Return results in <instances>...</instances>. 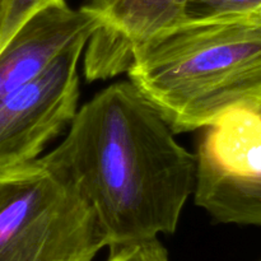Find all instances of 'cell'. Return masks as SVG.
I'll return each mask as SVG.
<instances>
[{
	"mask_svg": "<svg viewBox=\"0 0 261 261\" xmlns=\"http://www.w3.org/2000/svg\"><path fill=\"white\" fill-rule=\"evenodd\" d=\"M40 158L86 199L110 249L173 233L195 190V154L132 82L84 103L63 142Z\"/></svg>",
	"mask_w": 261,
	"mask_h": 261,
	"instance_id": "1",
	"label": "cell"
},
{
	"mask_svg": "<svg viewBox=\"0 0 261 261\" xmlns=\"http://www.w3.org/2000/svg\"><path fill=\"white\" fill-rule=\"evenodd\" d=\"M127 74L175 134L261 112V30L188 19L142 46Z\"/></svg>",
	"mask_w": 261,
	"mask_h": 261,
	"instance_id": "2",
	"label": "cell"
},
{
	"mask_svg": "<svg viewBox=\"0 0 261 261\" xmlns=\"http://www.w3.org/2000/svg\"><path fill=\"white\" fill-rule=\"evenodd\" d=\"M107 237L86 199L37 158L0 168V261H93Z\"/></svg>",
	"mask_w": 261,
	"mask_h": 261,
	"instance_id": "3",
	"label": "cell"
},
{
	"mask_svg": "<svg viewBox=\"0 0 261 261\" xmlns=\"http://www.w3.org/2000/svg\"><path fill=\"white\" fill-rule=\"evenodd\" d=\"M86 45L68 48L0 99V168L36 161L71 124L78 112V63Z\"/></svg>",
	"mask_w": 261,
	"mask_h": 261,
	"instance_id": "4",
	"label": "cell"
},
{
	"mask_svg": "<svg viewBox=\"0 0 261 261\" xmlns=\"http://www.w3.org/2000/svg\"><path fill=\"white\" fill-rule=\"evenodd\" d=\"M86 7L101 22L86 45L91 82L127 71L142 46L189 19V0H88Z\"/></svg>",
	"mask_w": 261,
	"mask_h": 261,
	"instance_id": "5",
	"label": "cell"
},
{
	"mask_svg": "<svg viewBox=\"0 0 261 261\" xmlns=\"http://www.w3.org/2000/svg\"><path fill=\"white\" fill-rule=\"evenodd\" d=\"M99 19L83 5H53L28 18L0 48V99L45 70L59 55L87 43Z\"/></svg>",
	"mask_w": 261,
	"mask_h": 261,
	"instance_id": "6",
	"label": "cell"
},
{
	"mask_svg": "<svg viewBox=\"0 0 261 261\" xmlns=\"http://www.w3.org/2000/svg\"><path fill=\"white\" fill-rule=\"evenodd\" d=\"M195 203L217 222L261 227V177L196 181Z\"/></svg>",
	"mask_w": 261,
	"mask_h": 261,
	"instance_id": "7",
	"label": "cell"
},
{
	"mask_svg": "<svg viewBox=\"0 0 261 261\" xmlns=\"http://www.w3.org/2000/svg\"><path fill=\"white\" fill-rule=\"evenodd\" d=\"M189 19L261 30V0H189Z\"/></svg>",
	"mask_w": 261,
	"mask_h": 261,
	"instance_id": "8",
	"label": "cell"
},
{
	"mask_svg": "<svg viewBox=\"0 0 261 261\" xmlns=\"http://www.w3.org/2000/svg\"><path fill=\"white\" fill-rule=\"evenodd\" d=\"M63 3L65 0H7L0 27V48L28 18L45 8Z\"/></svg>",
	"mask_w": 261,
	"mask_h": 261,
	"instance_id": "9",
	"label": "cell"
},
{
	"mask_svg": "<svg viewBox=\"0 0 261 261\" xmlns=\"http://www.w3.org/2000/svg\"><path fill=\"white\" fill-rule=\"evenodd\" d=\"M106 261H170L168 252L158 239L111 249Z\"/></svg>",
	"mask_w": 261,
	"mask_h": 261,
	"instance_id": "10",
	"label": "cell"
},
{
	"mask_svg": "<svg viewBox=\"0 0 261 261\" xmlns=\"http://www.w3.org/2000/svg\"><path fill=\"white\" fill-rule=\"evenodd\" d=\"M7 0H0V27H2V20H3V14H4V8Z\"/></svg>",
	"mask_w": 261,
	"mask_h": 261,
	"instance_id": "11",
	"label": "cell"
},
{
	"mask_svg": "<svg viewBox=\"0 0 261 261\" xmlns=\"http://www.w3.org/2000/svg\"><path fill=\"white\" fill-rule=\"evenodd\" d=\"M260 261H261V260H260Z\"/></svg>",
	"mask_w": 261,
	"mask_h": 261,
	"instance_id": "12",
	"label": "cell"
}]
</instances>
